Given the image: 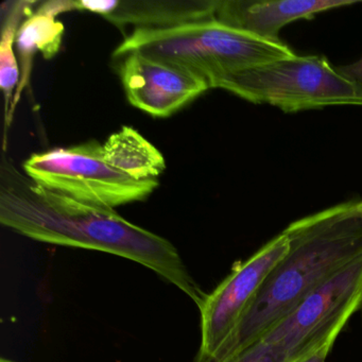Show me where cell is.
I'll return each mask as SVG.
<instances>
[{"mask_svg": "<svg viewBox=\"0 0 362 362\" xmlns=\"http://www.w3.org/2000/svg\"><path fill=\"white\" fill-rule=\"evenodd\" d=\"M0 222L41 243L139 262L179 288L198 307L206 298L170 241L131 223L113 209L80 202L39 185L5 156L0 167Z\"/></svg>", "mask_w": 362, "mask_h": 362, "instance_id": "1", "label": "cell"}, {"mask_svg": "<svg viewBox=\"0 0 362 362\" xmlns=\"http://www.w3.org/2000/svg\"><path fill=\"white\" fill-rule=\"evenodd\" d=\"M289 250L267 277L230 338L205 362H228L283 321L309 294L362 256L360 201L290 223Z\"/></svg>", "mask_w": 362, "mask_h": 362, "instance_id": "2", "label": "cell"}, {"mask_svg": "<svg viewBox=\"0 0 362 362\" xmlns=\"http://www.w3.org/2000/svg\"><path fill=\"white\" fill-rule=\"evenodd\" d=\"M139 52L185 67L206 80L296 56L284 42L262 39L216 18L160 29H135L116 48L113 58Z\"/></svg>", "mask_w": 362, "mask_h": 362, "instance_id": "3", "label": "cell"}, {"mask_svg": "<svg viewBox=\"0 0 362 362\" xmlns=\"http://www.w3.org/2000/svg\"><path fill=\"white\" fill-rule=\"evenodd\" d=\"M211 88H222L255 105L286 113L336 105L362 107V86L351 81L322 56H292L226 74Z\"/></svg>", "mask_w": 362, "mask_h": 362, "instance_id": "4", "label": "cell"}, {"mask_svg": "<svg viewBox=\"0 0 362 362\" xmlns=\"http://www.w3.org/2000/svg\"><path fill=\"white\" fill-rule=\"evenodd\" d=\"M23 167L47 189L110 209L145 200L158 186V180L136 181L112 167L96 141L33 154Z\"/></svg>", "mask_w": 362, "mask_h": 362, "instance_id": "5", "label": "cell"}, {"mask_svg": "<svg viewBox=\"0 0 362 362\" xmlns=\"http://www.w3.org/2000/svg\"><path fill=\"white\" fill-rule=\"evenodd\" d=\"M285 232L271 239L207 294L201 306V345L194 362H205L230 338L271 271L289 250Z\"/></svg>", "mask_w": 362, "mask_h": 362, "instance_id": "6", "label": "cell"}, {"mask_svg": "<svg viewBox=\"0 0 362 362\" xmlns=\"http://www.w3.org/2000/svg\"><path fill=\"white\" fill-rule=\"evenodd\" d=\"M119 75L131 105L154 117H169L211 88L194 71L139 52L122 57Z\"/></svg>", "mask_w": 362, "mask_h": 362, "instance_id": "7", "label": "cell"}, {"mask_svg": "<svg viewBox=\"0 0 362 362\" xmlns=\"http://www.w3.org/2000/svg\"><path fill=\"white\" fill-rule=\"evenodd\" d=\"M359 3L358 0H220L215 18L262 39L281 41L279 33L291 23Z\"/></svg>", "mask_w": 362, "mask_h": 362, "instance_id": "8", "label": "cell"}, {"mask_svg": "<svg viewBox=\"0 0 362 362\" xmlns=\"http://www.w3.org/2000/svg\"><path fill=\"white\" fill-rule=\"evenodd\" d=\"M219 4L220 0H80L77 9L99 14L118 27L160 29L215 18Z\"/></svg>", "mask_w": 362, "mask_h": 362, "instance_id": "9", "label": "cell"}, {"mask_svg": "<svg viewBox=\"0 0 362 362\" xmlns=\"http://www.w3.org/2000/svg\"><path fill=\"white\" fill-rule=\"evenodd\" d=\"M105 160L136 181L158 180L166 169L162 152L131 127H122L103 145Z\"/></svg>", "mask_w": 362, "mask_h": 362, "instance_id": "10", "label": "cell"}, {"mask_svg": "<svg viewBox=\"0 0 362 362\" xmlns=\"http://www.w3.org/2000/svg\"><path fill=\"white\" fill-rule=\"evenodd\" d=\"M63 35L64 26L62 23L58 22L56 18L47 14L37 11L23 21L16 37V46L20 56L22 69V79L14 98L11 116L23 90L30 78L33 57L39 52L47 60L54 58L62 45Z\"/></svg>", "mask_w": 362, "mask_h": 362, "instance_id": "11", "label": "cell"}, {"mask_svg": "<svg viewBox=\"0 0 362 362\" xmlns=\"http://www.w3.org/2000/svg\"><path fill=\"white\" fill-rule=\"evenodd\" d=\"M10 11L7 16H3V30L0 41V88L3 90L6 101V119L9 118L10 103L12 101L14 90L21 83L22 74L20 73V65L14 52L16 33L22 25L23 16H31V1H20L9 3Z\"/></svg>", "mask_w": 362, "mask_h": 362, "instance_id": "12", "label": "cell"}, {"mask_svg": "<svg viewBox=\"0 0 362 362\" xmlns=\"http://www.w3.org/2000/svg\"><path fill=\"white\" fill-rule=\"evenodd\" d=\"M296 360L298 359L276 345L269 344L260 340L241 351L228 362H294Z\"/></svg>", "mask_w": 362, "mask_h": 362, "instance_id": "13", "label": "cell"}, {"mask_svg": "<svg viewBox=\"0 0 362 362\" xmlns=\"http://www.w3.org/2000/svg\"><path fill=\"white\" fill-rule=\"evenodd\" d=\"M337 338L338 337H332V338L325 341L323 344L320 345L319 347L313 349V351H309L306 355L298 358L294 362H326L328 355H329L330 351H332V346H334V342H336Z\"/></svg>", "mask_w": 362, "mask_h": 362, "instance_id": "14", "label": "cell"}, {"mask_svg": "<svg viewBox=\"0 0 362 362\" xmlns=\"http://www.w3.org/2000/svg\"><path fill=\"white\" fill-rule=\"evenodd\" d=\"M71 10H78L77 1H48L43 4L42 7L37 9V12L56 18L59 14Z\"/></svg>", "mask_w": 362, "mask_h": 362, "instance_id": "15", "label": "cell"}, {"mask_svg": "<svg viewBox=\"0 0 362 362\" xmlns=\"http://www.w3.org/2000/svg\"><path fill=\"white\" fill-rule=\"evenodd\" d=\"M341 75L362 86V58L351 64L337 67Z\"/></svg>", "mask_w": 362, "mask_h": 362, "instance_id": "16", "label": "cell"}, {"mask_svg": "<svg viewBox=\"0 0 362 362\" xmlns=\"http://www.w3.org/2000/svg\"><path fill=\"white\" fill-rule=\"evenodd\" d=\"M0 362H14V361H12V360H9V359H1L0 360Z\"/></svg>", "mask_w": 362, "mask_h": 362, "instance_id": "17", "label": "cell"}, {"mask_svg": "<svg viewBox=\"0 0 362 362\" xmlns=\"http://www.w3.org/2000/svg\"><path fill=\"white\" fill-rule=\"evenodd\" d=\"M360 209H361L362 211V201H360Z\"/></svg>", "mask_w": 362, "mask_h": 362, "instance_id": "18", "label": "cell"}, {"mask_svg": "<svg viewBox=\"0 0 362 362\" xmlns=\"http://www.w3.org/2000/svg\"><path fill=\"white\" fill-rule=\"evenodd\" d=\"M361 308H362V306H361Z\"/></svg>", "mask_w": 362, "mask_h": 362, "instance_id": "19", "label": "cell"}]
</instances>
